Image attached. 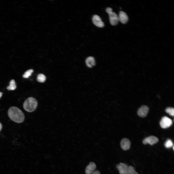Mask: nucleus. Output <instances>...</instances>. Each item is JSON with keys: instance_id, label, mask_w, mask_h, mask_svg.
Segmentation results:
<instances>
[{"instance_id": "obj_14", "label": "nucleus", "mask_w": 174, "mask_h": 174, "mask_svg": "<svg viewBox=\"0 0 174 174\" xmlns=\"http://www.w3.org/2000/svg\"><path fill=\"white\" fill-rule=\"evenodd\" d=\"M46 77L42 74H38L37 76V80L38 81L41 83L44 82L46 79Z\"/></svg>"}, {"instance_id": "obj_8", "label": "nucleus", "mask_w": 174, "mask_h": 174, "mask_svg": "<svg viewBox=\"0 0 174 174\" xmlns=\"http://www.w3.org/2000/svg\"><path fill=\"white\" fill-rule=\"evenodd\" d=\"M130 142L128 139L124 138L121 142L120 146L124 150H127L130 149Z\"/></svg>"}, {"instance_id": "obj_6", "label": "nucleus", "mask_w": 174, "mask_h": 174, "mask_svg": "<svg viewBox=\"0 0 174 174\" xmlns=\"http://www.w3.org/2000/svg\"><path fill=\"white\" fill-rule=\"evenodd\" d=\"M93 23L96 26L100 28L103 27L104 25V22L100 17L97 15H94L92 18Z\"/></svg>"}, {"instance_id": "obj_4", "label": "nucleus", "mask_w": 174, "mask_h": 174, "mask_svg": "<svg viewBox=\"0 0 174 174\" xmlns=\"http://www.w3.org/2000/svg\"><path fill=\"white\" fill-rule=\"evenodd\" d=\"M111 24L113 26L116 25L119 21L118 16L113 11L108 14Z\"/></svg>"}, {"instance_id": "obj_13", "label": "nucleus", "mask_w": 174, "mask_h": 174, "mask_svg": "<svg viewBox=\"0 0 174 174\" xmlns=\"http://www.w3.org/2000/svg\"><path fill=\"white\" fill-rule=\"evenodd\" d=\"M16 86L14 80H11L9 83V85L8 86L7 89L8 90H14L16 88Z\"/></svg>"}, {"instance_id": "obj_20", "label": "nucleus", "mask_w": 174, "mask_h": 174, "mask_svg": "<svg viewBox=\"0 0 174 174\" xmlns=\"http://www.w3.org/2000/svg\"><path fill=\"white\" fill-rule=\"evenodd\" d=\"M92 174H100V173L98 170H96L93 172Z\"/></svg>"}, {"instance_id": "obj_2", "label": "nucleus", "mask_w": 174, "mask_h": 174, "mask_svg": "<svg viewBox=\"0 0 174 174\" xmlns=\"http://www.w3.org/2000/svg\"><path fill=\"white\" fill-rule=\"evenodd\" d=\"M37 102L36 99L32 97L27 98L24 102L23 104L24 110L29 112H32L36 109Z\"/></svg>"}, {"instance_id": "obj_21", "label": "nucleus", "mask_w": 174, "mask_h": 174, "mask_svg": "<svg viewBox=\"0 0 174 174\" xmlns=\"http://www.w3.org/2000/svg\"><path fill=\"white\" fill-rule=\"evenodd\" d=\"M2 128V125L1 124L0 122V131L1 130Z\"/></svg>"}, {"instance_id": "obj_16", "label": "nucleus", "mask_w": 174, "mask_h": 174, "mask_svg": "<svg viewBox=\"0 0 174 174\" xmlns=\"http://www.w3.org/2000/svg\"><path fill=\"white\" fill-rule=\"evenodd\" d=\"M33 72L32 69H30L26 71L23 75V77L24 78H27L31 76L32 73Z\"/></svg>"}, {"instance_id": "obj_1", "label": "nucleus", "mask_w": 174, "mask_h": 174, "mask_svg": "<svg viewBox=\"0 0 174 174\" xmlns=\"http://www.w3.org/2000/svg\"><path fill=\"white\" fill-rule=\"evenodd\" d=\"M8 114L12 120L17 123H22L24 119V115L22 111L15 107H10L8 110Z\"/></svg>"}, {"instance_id": "obj_7", "label": "nucleus", "mask_w": 174, "mask_h": 174, "mask_svg": "<svg viewBox=\"0 0 174 174\" xmlns=\"http://www.w3.org/2000/svg\"><path fill=\"white\" fill-rule=\"evenodd\" d=\"M149 108L146 106H143L138 110V115L141 117H144L147 115L149 110Z\"/></svg>"}, {"instance_id": "obj_19", "label": "nucleus", "mask_w": 174, "mask_h": 174, "mask_svg": "<svg viewBox=\"0 0 174 174\" xmlns=\"http://www.w3.org/2000/svg\"><path fill=\"white\" fill-rule=\"evenodd\" d=\"M106 11L108 14L112 11V9L110 7H108L106 9Z\"/></svg>"}, {"instance_id": "obj_5", "label": "nucleus", "mask_w": 174, "mask_h": 174, "mask_svg": "<svg viewBox=\"0 0 174 174\" xmlns=\"http://www.w3.org/2000/svg\"><path fill=\"white\" fill-rule=\"evenodd\" d=\"M158 141V139L157 137L151 136L145 138L143 141V143L145 145L148 144L150 145H152L157 143Z\"/></svg>"}, {"instance_id": "obj_15", "label": "nucleus", "mask_w": 174, "mask_h": 174, "mask_svg": "<svg viewBox=\"0 0 174 174\" xmlns=\"http://www.w3.org/2000/svg\"><path fill=\"white\" fill-rule=\"evenodd\" d=\"M127 174H138L135 170L134 167L132 166H128Z\"/></svg>"}, {"instance_id": "obj_12", "label": "nucleus", "mask_w": 174, "mask_h": 174, "mask_svg": "<svg viewBox=\"0 0 174 174\" xmlns=\"http://www.w3.org/2000/svg\"><path fill=\"white\" fill-rule=\"evenodd\" d=\"M85 62L87 66L89 68H91L94 66L95 64L94 58L91 56H89L86 59Z\"/></svg>"}, {"instance_id": "obj_3", "label": "nucleus", "mask_w": 174, "mask_h": 174, "mask_svg": "<svg viewBox=\"0 0 174 174\" xmlns=\"http://www.w3.org/2000/svg\"><path fill=\"white\" fill-rule=\"evenodd\" d=\"M172 124V120L166 116L163 117L160 122V126L163 129L169 127Z\"/></svg>"}, {"instance_id": "obj_10", "label": "nucleus", "mask_w": 174, "mask_h": 174, "mask_svg": "<svg viewBox=\"0 0 174 174\" xmlns=\"http://www.w3.org/2000/svg\"><path fill=\"white\" fill-rule=\"evenodd\" d=\"M119 21L123 24L126 23L128 20V17L126 13L124 12L120 11L118 16Z\"/></svg>"}, {"instance_id": "obj_23", "label": "nucleus", "mask_w": 174, "mask_h": 174, "mask_svg": "<svg viewBox=\"0 0 174 174\" xmlns=\"http://www.w3.org/2000/svg\"><path fill=\"white\" fill-rule=\"evenodd\" d=\"M174 146H173V149L174 150Z\"/></svg>"}, {"instance_id": "obj_11", "label": "nucleus", "mask_w": 174, "mask_h": 174, "mask_svg": "<svg viewBox=\"0 0 174 174\" xmlns=\"http://www.w3.org/2000/svg\"><path fill=\"white\" fill-rule=\"evenodd\" d=\"M96 168L95 164L93 162H90L86 168L85 173L86 174H91L95 171Z\"/></svg>"}, {"instance_id": "obj_18", "label": "nucleus", "mask_w": 174, "mask_h": 174, "mask_svg": "<svg viewBox=\"0 0 174 174\" xmlns=\"http://www.w3.org/2000/svg\"><path fill=\"white\" fill-rule=\"evenodd\" d=\"M173 145V143L172 141L170 139H168L165 144V146L167 148L171 147Z\"/></svg>"}, {"instance_id": "obj_17", "label": "nucleus", "mask_w": 174, "mask_h": 174, "mask_svg": "<svg viewBox=\"0 0 174 174\" xmlns=\"http://www.w3.org/2000/svg\"><path fill=\"white\" fill-rule=\"evenodd\" d=\"M165 111L166 113L170 115L174 116V109L172 107H168L166 109Z\"/></svg>"}, {"instance_id": "obj_22", "label": "nucleus", "mask_w": 174, "mask_h": 174, "mask_svg": "<svg viewBox=\"0 0 174 174\" xmlns=\"http://www.w3.org/2000/svg\"><path fill=\"white\" fill-rule=\"evenodd\" d=\"M2 93L1 92H0V98L2 96Z\"/></svg>"}, {"instance_id": "obj_9", "label": "nucleus", "mask_w": 174, "mask_h": 174, "mask_svg": "<svg viewBox=\"0 0 174 174\" xmlns=\"http://www.w3.org/2000/svg\"><path fill=\"white\" fill-rule=\"evenodd\" d=\"M120 174H127L128 166L125 163H120L116 166Z\"/></svg>"}]
</instances>
